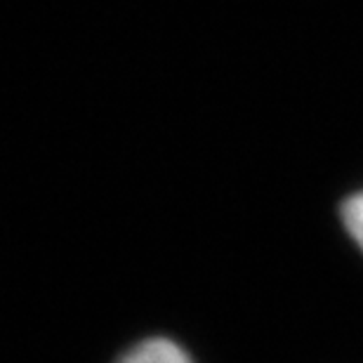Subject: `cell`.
<instances>
[{
  "mask_svg": "<svg viewBox=\"0 0 363 363\" xmlns=\"http://www.w3.org/2000/svg\"><path fill=\"white\" fill-rule=\"evenodd\" d=\"M340 224L347 231L350 241L363 252V189L350 194L340 206Z\"/></svg>",
  "mask_w": 363,
  "mask_h": 363,
  "instance_id": "7a4b0ae2",
  "label": "cell"
},
{
  "mask_svg": "<svg viewBox=\"0 0 363 363\" xmlns=\"http://www.w3.org/2000/svg\"><path fill=\"white\" fill-rule=\"evenodd\" d=\"M116 363H194V359L175 340L147 337L121 354Z\"/></svg>",
  "mask_w": 363,
  "mask_h": 363,
  "instance_id": "6da1fadb",
  "label": "cell"
}]
</instances>
